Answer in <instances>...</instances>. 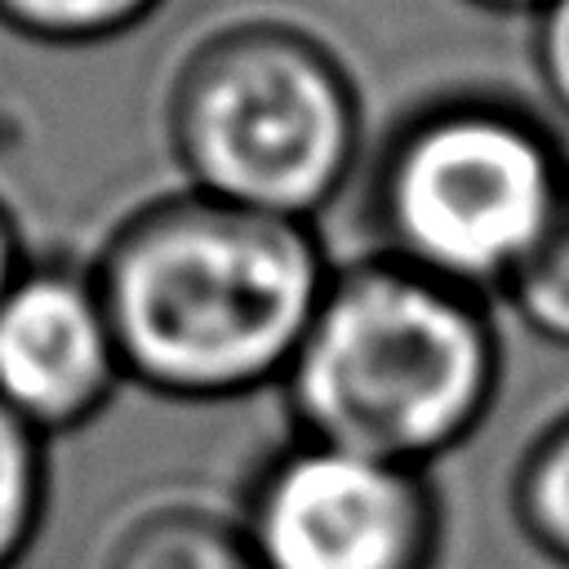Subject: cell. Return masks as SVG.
I'll use <instances>...</instances> for the list:
<instances>
[{
    "label": "cell",
    "mask_w": 569,
    "mask_h": 569,
    "mask_svg": "<svg viewBox=\"0 0 569 569\" xmlns=\"http://www.w3.org/2000/svg\"><path fill=\"white\" fill-rule=\"evenodd\" d=\"M89 267L129 387L227 405L284 382L333 258L311 222L178 187L120 213Z\"/></svg>",
    "instance_id": "6da1fadb"
},
{
    "label": "cell",
    "mask_w": 569,
    "mask_h": 569,
    "mask_svg": "<svg viewBox=\"0 0 569 569\" xmlns=\"http://www.w3.org/2000/svg\"><path fill=\"white\" fill-rule=\"evenodd\" d=\"M498 387L489 298L365 249L333 262L276 391L293 436L431 471L485 427Z\"/></svg>",
    "instance_id": "7a4b0ae2"
},
{
    "label": "cell",
    "mask_w": 569,
    "mask_h": 569,
    "mask_svg": "<svg viewBox=\"0 0 569 569\" xmlns=\"http://www.w3.org/2000/svg\"><path fill=\"white\" fill-rule=\"evenodd\" d=\"M160 120L187 191L311 227L365 160L347 58L284 13L204 27L169 71Z\"/></svg>",
    "instance_id": "3957f363"
},
{
    "label": "cell",
    "mask_w": 569,
    "mask_h": 569,
    "mask_svg": "<svg viewBox=\"0 0 569 569\" xmlns=\"http://www.w3.org/2000/svg\"><path fill=\"white\" fill-rule=\"evenodd\" d=\"M569 191V151L529 107L453 89L409 107L369 160L373 253L502 298Z\"/></svg>",
    "instance_id": "277c9868"
},
{
    "label": "cell",
    "mask_w": 569,
    "mask_h": 569,
    "mask_svg": "<svg viewBox=\"0 0 569 569\" xmlns=\"http://www.w3.org/2000/svg\"><path fill=\"white\" fill-rule=\"evenodd\" d=\"M258 569H440L445 498L431 471L289 436L236 511Z\"/></svg>",
    "instance_id": "5b68a950"
},
{
    "label": "cell",
    "mask_w": 569,
    "mask_h": 569,
    "mask_svg": "<svg viewBox=\"0 0 569 569\" xmlns=\"http://www.w3.org/2000/svg\"><path fill=\"white\" fill-rule=\"evenodd\" d=\"M129 387L89 262L31 258L0 298V405L49 445L84 431Z\"/></svg>",
    "instance_id": "8992f818"
},
{
    "label": "cell",
    "mask_w": 569,
    "mask_h": 569,
    "mask_svg": "<svg viewBox=\"0 0 569 569\" xmlns=\"http://www.w3.org/2000/svg\"><path fill=\"white\" fill-rule=\"evenodd\" d=\"M102 569H258V560L236 516L196 498H164L120 525Z\"/></svg>",
    "instance_id": "52a82bcc"
},
{
    "label": "cell",
    "mask_w": 569,
    "mask_h": 569,
    "mask_svg": "<svg viewBox=\"0 0 569 569\" xmlns=\"http://www.w3.org/2000/svg\"><path fill=\"white\" fill-rule=\"evenodd\" d=\"M507 502L520 538L556 569H569V409L542 422L520 449Z\"/></svg>",
    "instance_id": "ba28073f"
},
{
    "label": "cell",
    "mask_w": 569,
    "mask_h": 569,
    "mask_svg": "<svg viewBox=\"0 0 569 569\" xmlns=\"http://www.w3.org/2000/svg\"><path fill=\"white\" fill-rule=\"evenodd\" d=\"M164 0H0V31L40 49H98L133 36Z\"/></svg>",
    "instance_id": "9c48e42d"
},
{
    "label": "cell",
    "mask_w": 569,
    "mask_h": 569,
    "mask_svg": "<svg viewBox=\"0 0 569 569\" xmlns=\"http://www.w3.org/2000/svg\"><path fill=\"white\" fill-rule=\"evenodd\" d=\"M49 516V440L0 405V569H18Z\"/></svg>",
    "instance_id": "30bf717a"
},
{
    "label": "cell",
    "mask_w": 569,
    "mask_h": 569,
    "mask_svg": "<svg viewBox=\"0 0 569 569\" xmlns=\"http://www.w3.org/2000/svg\"><path fill=\"white\" fill-rule=\"evenodd\" d=\"M511 316L542 342L569 351V191L560 200L556 222L547 227L542 244L502 289Z\"/></svg>",
    "instance_id": "8fae6325"
},
{
    "label": "cell",
    "mask_w": 569,
    "mask_h": 569,
    "mask_svg": "<svg viewBox=\"0 0 569 569\" xmlns=\"http://www.w3.org/2000/svg\"><path fill=\"white\" fill-rule=\"evenodd\" d=\"M529 58L551 111L569 120V0H547L533 13Z\"/></svg>",
    "instance_id": "7c38bea8"
},
{
    "label": "cell",
    "mask_w": 569,
    "mask_h": 569,
    "mask_svg": "<svg viewBox=\"0 0 569 569\" xmlns=\"http://www.w3.org/2000/svg\"><path fill=\"white\" fill-rule=\"evenodd\" d=\"M27 262H31V249H27L22 222H18L13 204L0 196V298L13 289V280L27 271Z\"/></svg>",
    "instance_id": "4fadbf2b"
},
{
    "label": "cell",
    "mask_w": 569,
    "mask_h": 569,
    "mask_svg": "<svg viewBox=\"0 0 569 569\" xmlns=\"http://www.w3.org/2000/svg\"><path fill=\"white\" fill-rule=\"evenodd\" d=\"M471 9H485V13H538L547 0H462Z\"/></svg>",
    "instance_id": "5bb4252c"
}]
</instances>
